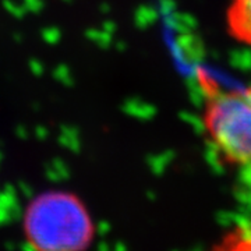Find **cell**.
<instances>
[{
  "label": "cell",
  "mask_w": 251,
  "mask_h": 251,
  "mask_svg": "<svg viewBox=\"0 0 251 251\" xmlns=\"http://www.w3.org/2000/svg\"><path fill=\"white\" fill-rule=\"evenodd\" d=\"M205 95L202 122L209 143L232 166L251 168V87L222 88L208 74H198Z\"/></svg>",
  "instance_id": "obj_1"
},
{
  "label": "cell",
  "mask_w": 251,
  "mask_h": 251,
  "mask_svg": "<svg viewBox=\"0 0 251 251\" xmlns=\"http://www.w3.org/2000/svg\"><path fill=\"white\" fill-rule=\"evenodd\" d=\"M24 227L36 251H82L94 234L85 206L66 191H48L34 198L25 211Z\"/></svg>",
  "instance_id": "obj_2"
},
{
  "label": "cell",
  "mask_w": 251,
  "mask_h": 251,
  "mask_svg": "<svg viewBox=\"0 0 251 251\" xmlns=\"http://www.w3.org/2000/svg\"><path fill=\"white\" fill-rule=\"evenodd\" d=\"M229 34L251 46V0H232L227 10Z\"/></svg>",
  "instance_id": "obj_3"
},
{
  "label": "cell",
  "mask_w": 251,
  "mask_h": 251,
  "mask_svg": "<svg viewBox=\"0 0 251 251\" xmlns=\"http://www.w3.org/2000/svg\"><path fill=\"white\" fill-rule=\"evenodd\" d=\"M211 251H251V224H240L227 230Z\"/></svg>",
  "instance_id": "obj_4"
},
{
  "label": "cell",
  "mask_w": 251,
  "mask_h": 251,
  "mask_svg": "<svg viewBox=\"0 0 251 251\" xmlns=\"http://www.w3.org/2000/svg\"><path fill=\"white\" fill-rule=\"evenodd\" d=\"M59 143L72 151L80 150V133L73 126H62L59 131Z\"/></svg>",
  "instance_id": "obj_5"
},
{
  "label": "cell",
  "mask_w": 251,
  "mask_h": 251,
  "mask_svg": "<svg viewBox=\"0 0 251 251\" xmlns=\"http://www.w3.org/2000/svg\"><path fill=\"white\" fill-rule=\"evenodd\" d=\"M85 36L88 41L94 42L95 45H98L102 49H106L112 44V35L102 28H90V29H87Z\"/></svg>",
  "instance_id": "obj_6"
},
{
  "label": "cell",
  "mask_w": 251,
  "mask_h": 251,
  "mask_svg": "<svg viewBox=\"0 0 251 251\" xmlns=\"http://www.w3.org/2000/svg\"><path fill=\"white\" fill-rule=\"evenodd\" d=\"M53 77L59 84H63L66 87H70V85L74 84V77H73L72 70L66 64H59V66L54 67Z\"/></svg>",
  "instance_id": "obj_7"
},
{
  "label": "cell",
  "mask_w": 251,
  "mask_h": 251,
  "mask_svg": "<svg viewBox=\"0 0 251 251\" xmlns=\"http://www.w3.org/2000/svg\"><path fill=\"white\" fill-rule=\"evenodd\" d=\"M3 7H4V10L9 13L10 16H13V17L16 18H23L27 14L23 3H17L14 0H3Z\"/></svg>",
  "instance_id": "obj_8"
},
{
  "label": "cell",
  "mask_w": 251,
  "mask_h": 251,
  "mask_svg": "<svg viewBox=\"0 0 251 251\" xmlns=\"http://www.w3.org/2000/svg\"><path fill=\"white\" fill-rule=\"evenodd\" d=\"M42 39L49 45H56L62 39V31L57 27H46L42 31Z\"/></svg>",
  "instance_id": "obj_9"
},
{
  "label": "cell",
  "mask_w": 251,
  "mask_h": 251,
  "mask_svg": "<svg viewBox=\"0 0 251 251\" xmlns=\"http://www.w3.org/2000/svg\"><path fill=\"white\" fill-rule=\"evenodd\" d=\"M21 3L27 13H39L44 10V6H45L44 0H23Z\"/></svg>",
  "instance_id": "obj_10"
},
{
  "label": "cell",
  "mask_w": 251,
  "mask_h": 251,
  "mask_svg": "<svg viewBox=\"0 0 251 251\" xmlns=\"http://www.w3.org/2000/svg\"><path fill=\"white\" fill-rule=\"evenodd\" d=\"M28 67H29V70H31V73H32L34 75H42L44 72H45V66H44V63L41 62V60H38V59H32V60H29V63H28Z\"/></svg>",
  "instance_id": "obj_11"
},
{
  "label": "cell",
  "mask_w": 251,
  "mask_h": 251,
  "mask_svg": "<svg viewBox=\"0 0 251 251\" xmlns=\"http://www.w3.org/2000/svg\"><path fill=\"white\" fill-rule=\"evenodd\" d=\"M35 137L38 140H41V141H44L48 138V135H49V130L46 128L45 126H36L35 127Z\"/></svg>",
  "instance_id": "obj_12"
},
{
  "label": "cell",
  "mask_w": 251,
  "mask_h": 251,
  "mask_svg": "<svg viewBox=\"0 0 251 251\" xmlns=\"http://www.w3.org/2000/svg\"><path fill=\"white\" fill-rule=\"evenodd\" d=\"M100 28H102V29H105L108 34L112 35V34L115 32V29H116V24H115L113 21H110V20H106V21H103V23H102Z\"/></svg>",
  "instance_id": "obj_13"
},
{
  "label": "cell",
  "mask_w": 251,
  "mask_h": 251,
  "mask_svg": "<svg viewBox=\"0 0 251 251\" xmlns=\"http://www.w3.org/2000/svg\"><path fill=\"white\" fill-rule=\"evenodd\" d=\"M16 134H17V137H20L21 140H27L29 133H28V128L25 127V126H17V128H16Z\"/></svg>",
  "instance_id": "obj_14"
},
{
  "label": "cell",
  "mask_w": 251,
  "mask_h": 251,
  "mask_svg": "<svg viewBox=\"0 0 251 251\" xmlns=\"http://www.w3.org/2000/svg\"><path fill=\"white\" fill-rule=\"evenodd\" d=\"M100 11H103V13L109 11V4H106V3H102V4H100Z\"/></svg>",
  "instance_id": "obj_15"
},
{
  "label": "cell",
  "mask_w": 251,
  "mask_h": 251,
  "mask_svg": "<svg viewBox=\"0 0 251 251\" xmlns=\"http://www.w3.org/2000/svg\"><path fill=\"white\" fill-rule=\"evenodd\" d=\"M62 1H64V3H70L72 0H62Z\"/></svg>",
  "instance_id": "obj_16"
}]
</instances>
